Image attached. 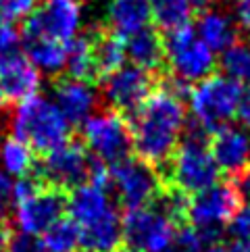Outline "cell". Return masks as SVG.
<instances>
[{"mask_svg":"<svg viewBox=\"0 0 250 252\" xmlns=\"http://www.w3.org/2000/svg\"><path fill=\"white\" fill-rule=\"evenodd\" d=\"M11 133L40 158L65 146L73 138V127L55 102L35 94L17 104L11 115Z\"/></svg>","mask_w":250,"mask_h":252,"instance_id":"3957f363","label":"cell"},{"mask_svg":"<svg viewBox=\"0 0 250 252\" xmlns=\"http://www.w3.org/2000/svg\"><path fill=\"white\" fill-rule=\"evenodd\" d=\"M227 229H229V236L234 238V242L250 248V202L240 206L238 213L234 215V219L229 221Z\"/></svg>","mask_w":250,"mask_h":252,"instance_id":"f1b7e54d","label":"cell"},{"mask_svg":"<svg viewBox=\"0 0 250 252\" xmlns=\"http://www.w3.org/2000/svg\"><path fill=\"white\" fill-rule=\"evenodd\" d=\"M238 119L250 127V84L246 90H242V98H240V106H238Z\"/></svg>","mask_w":250,"mask_h":252,"instance_id":"d590c367","label":"cell"},{"mask_svg":"<svg viewBox=\"0 0 250 252\" xmlns=\"http://www.w3.org/2000/svg\"><path fill=\"white\" fill-rule=\"evenodd\" d=\"M165 63L173 79L186 86L200 84L202 79L215 73L217 57L207 44H204L196 30L190 25L167 32L165 35Z\"/></svg>","mask_w":250,"mask_h":252,"instance_id":"5b68a950","label":"cell"},{"mask_svg":"<svg viewBox=\"0 0 250 252\" xmlns=\"http://www.w3.org/2000/svg\"><path fill=\"white\" fill-rule=\"evenodd\" d=\"M8 213H15V184L0 173V219H8Z\"/></svg>","mask_w":250,"mask_h":252,"instance_id":"f546056e","label":"cell"},{"mask_svg":"<svg viewBox=\"0 0 250 252\" xmlns=\"http://www.w3.org/2000/svg\"><path fill=\"white\" fill-rule=\"evenodd\" d=\"M52 92H55L59 111L65 115V119L69 121L71 127H82L92 117L98 104L96 86L77 82V79H71L67 75L55 77Z\"/></svg>","mask_w":250,"mask_h":252,"instance_id":"2e32d148","label":"cell"},{"mask_svg":"<svg viewBox=\"0 0 250 252\" xmlns=\"http://www.w3.org/2000/svg\"><path fill=\"white\" fill-rule=\"evenodd\" d=\"M153 19L165 32L186 28L192 19L194 2L192 0H150Z\"/></svg>","mask_w":250,"mask_h":252,"instance_id":"603a6c76","label":"cell"},{"mask_svg":"<svg viewBox=\"0 0 250 252\" xmlns=\"http://www.w3.org/2000/svg\"><path fill=\"white\" fill-rule=\"evenodd\" d=\"M177 231V225L155 204L127 211L123 219V240L138 252H165Z\"/></svg>","mask_w":250,"mask_h":252,"instance_id":"4fadbf2b","label":"cell"},{"mask_svg":"<svg viewBox=\"0 0 250 252\" xmlns=\"http://www.w3.org/2000/svg\"><path fill=\"white\" fill-rule=\"evenodd\" d=\"M186 84L165 79L129 119L133 152L153 167H165L182 144L186 127Z\"/></svg>","mask_w":250,"mask_h":252,"instance_id":"6da1fadb","label":"cell"},{"mask_svg":"<svg viewBox=\"0 0 250 252\" xmlns=\"http://www.w3.org/2000/svg\"><path fill=\"white\" fill-rule=\"evenodd\" d=\"M84 28V0H40L35 13L23 23L21 35L73 42Z\"/></svg>","mask_w":250,"mask_h":252,"instance_id":"30bf717a","label":"cell"},{"mask_svg":"<svg viewBox=\"0 0 250 252\" xmlns=\"http://www.w3.org/2000/svg\"><path fill=\"white\" fill-rule=\"evenodd\" d=\"M240 194L234 184H217L200 194H194L188 204V221L200 236L213 244L219 242V236L225 225L234 219L240 209Z\"/></svg>","mask_w":250,"mask_h":252,"instance_id":"9c48e42d","label":"cell"},{"mask_svg":"<svg viewBox=\"0 0 250 252\" xmlns=\"http://www.w3.org/2000/svg\"><path fill=\"white\" fill-rule=\"evenodd\" d=\"M207 246H209V242L204 240L194 227L182 225V227H177L171 244L167 246L165 252H204Z\"/></svg>","mask_w":250,"mask_h":252,"instance_id":"4316f807","label":"cell"},{"mask_svg":"<svg viewBox=\"0 0 250 252\" xmlns=\"http://www.w3.org/2000/svg\"><path fill=\"white\" fill-rule=\"evenodd\" d=\"M234 188L238 190L240 198L246 202H250V167L244 171V173H240L238 177H234Z\"/></svg>","mask_w":250,"mask_h":252,"instance_id":"836d02e7","label":"cell"},{"mask_svg":"<svg viewBox=\"0 0 250 252\" xmlns=\"http://www.w3.org/2000/svg\"><path fill=\"white\" fill-rule=\"evenodd\" d=\"M92 40V55H94V67L98 75V84L104 77L115 73L119 67L125 65V46L123 38H119L113 32H96L88 33Z\"/></svg>","mask_w":250,"mask_h":252,"instance_id":"44dd1931","label":"cell"},{"mask_svg":"<svg viewBox=\"0 0 250 252\" xmlns=\"http://www.w3.org/2000/svg\"><path fill=\"white\" fill-rule=\"evenodd\" d=\"M229 8L236 28L250 38V0H229Z\"/></svg>","mask_w":250,"mask_h":252,"instance_id":"4dcf8cb0","label":"cell"},{"mask_svg":"<svg viewBox=\"0 0 250 252\" xmlns=\"http://www.w3.org/2000/svg\"><path fill=\"white\" fill-rule=\"evenodd\" d=\"M165 182L158 169L142 158H125L109 167V190L125 211L150 206L163 192Z\"/></svg>","mask_w":250,"mask_h":252,"instance_id":"52a82bcc","label":"cell"},{"mask_svg":"<svg viewBox=\"0 0 250 252\" xmlns=\"http://www.w3.org/2000/svg\"><path fill=\"white\" fill-rule=\"evenodd\" d=\"M46 252H75L79 248V227L65 215L40 236Z\"/></svg>","mask_w":250,"mask_h":252,"instance_id":"cb8c5ba5","label":"cell"},{"mask_svg":"<svg viewBox=\"0 0 250 252\" xmlns=\"http://www.w3.org/2000/svg\"><path fill=\"white\" fill-rule=\"evenodd\" d=\"M123 46L129 65H136L148 73H155L165 65V40L150 25L123 38Z\"/></svg>","mask_w":250,"mask_h":252,"instance_id":"ac0fdd59","label":"cell"},{"mask_svg":"<svg viewBox=\"0 0 250 252\" xmlns=\"http://www.w3.org/2000/svg\"><path fill=\"white\" fill-rule=\"evenodd\" d=\"M6 106H8V100H6V94H4V90H2V84H0V113H4Z\"/></svg>","mask_w":250,"mask_h":252,"instance_id":"8d00e7d4","label":"cell"},{"mask_svg":"<svg viewBox=\"0 0 250 252\" xmlns=\"http://www.w3.org/2000/svg\"><path fill=\"white\" fill-rule=\"evenodd\" d=\"M113 252H138V250H133V248H129V246H119L117 250H113Z\"/></svg>","mask_w":250,"mask_h":252,"instance_id":"f35d334b","label":"cell"},{"mask_svg":"<svg viewBox=\"0 0 250 252\" xmlns=\"http://www.w3.org/2000/svg\"><path fill=\"white\" fill-rule=\"evenodd\" d=\"M17 233L8 219H0V252H8L13 246Z\"/></svg>","mask_w":250,"mask_h":252,"instance_id":"d6a6232c","label":"cell"},{"mask_svg":"<svg viewBox=\"0 0 250 252\" xmlns=\"http://www.w3.org/2000/svg\"><path fill=\"white\" fill-rule=\"evenodd\" d=\"M23 52L30 57L38 71L52 77H61L67 67V44L57 40L38 38V35H21Z\"/></svg>","mask_w":250,"mask_h":252,"instance_id":"ffe728a7","label":"cell"},{"mask_svg":"<svg viewBox=\"0 0 250 252\" xmlns=\"http://www.w3.org/2000/svg\"><path fill=\"white\" fill-rule=\"evenodd\" d=\"M69 196L71 194L65 190L40 182L31 194L19 198L15 202V217L23 233L40 238L50 225H55L67 215Z\"/></svg>","mask_w":250,"mask_h":252,"instance_id":"7c38bea8","label":"cell"},{"mask_svg":"<svg viewBox=\"0 0 250 252\" xmlns=\"http://www.w3.org/2000/svg\"><path fill=\"white\" fill-rule=\"evenodd\" d=\"M156 90L153 73L136 65H123L100 82V94L111 111L131 119L146 102V98Z\"/></svg>","mask_w":250,"mask_h":252,"instance_id":"8fae6325","label":"cell"},{"mask_svg":"<svg viewBox=\"0 0 250 252\" xmlns=\"http://www.w3.org/2000/svg\"><path fill=\"white\" fill-rule=\"evenodd\" d=\"M0 84L8 102L19 104L40 90V71L21 48L0 55Z\"/></svg>","mask_w":250,"mask_h":252,"instance_id":"5bb4252c","label":"cell"},{"mask_svg":"<svg viewBox=\"0 0 250 252\" xmlns=\"http://www.w3.org/2000/svg\"><path fill=\"white\" fill-rule=\"evenodd\" d=\"M2 23H4V21H2V19H0V28H2Z\"/></svg>","mask_w":250,"mask_h":252,"instance_id":"ab89813d","label":"cell"},{"mask_svg":"<svg viewBox=\"0 0 250 252\" xmlns=\"http://www.w3.org/2000/svg\"><path fill=\"white\" fill-rule=\"evenodd\" d=\"M209 150L221 173L238 177L250 167V136L242 127L223 125L211 133Z\"/></svg>","mask_w":250,"mask_h":252,"instance_id":"9a60e30c","label":"cell"},{"mask_svg":"<svg viewBox=\"0 0 250 252\" xmlns=\"http://www.w3.org/2000/svg\"><path fill=\"white\" fill-rule=\"evenodd\" d=\"M190 109L192 117L204 127L215 131L223 125H229V119L238 115L242 86L225 73H213L190 90Z\"/></svg>","mask_w":250,"mask_h":252,"instance_id":"8992f818","label":"cell"},{"mask_svg":"<svg viewBox=\"0 0 250 252\" xmlns=\"http://www.w3.org/2000/svg\"><path fill=\"white\" fill-rule=\"evenodd\" d=\"M194 2V6H200V8H204V6H209V4H213L215 0H192Z\"/></svg>","mask_w":250,"mask_h":252,"instance_id":"74e56055","label":"cell"},{"mask_svg":"<svg viewBox=\"0 0 250 252\" xmlns=\"http://www.w3.org/2000/svg\"><path fill=\"white\" fill-rule=\"evenodd\" d=\"M40 0H0V19L6 23L28 21L35 13Z\"/></svg>","mask_w":250,"mask_h":252,"instance_id":"83f0119b","label":"cell"},{"mask_svg":"<svg viewBox=\"0 0 250 252\" xmlns=\"http://www.w3.org/2000/svg\"><path fill=\"white\" fill-rule=\"evenodd\" d=\"M165 167L167 169H158L163 182L182 190L188 196L200 194L209 188L217 186L221 177V171L211 155L209 144L198 142L182 140L175 155Z\"/></svg>","mask_w":250,"mask_h":252,"instance_id":"277c9868","label":"cell"},{"mask_svg":"<svg viewBox=\"0 0 250 252\" xmlns=\"http://www.w3.org/2000/svg\"><path fill=\"white\" fill-rule=\"evenodd\" d=\"M104 19L109 32L117 33L119 38H127L150 25V0H106Z\"/></svg>","mask_w":250,"mask_h":252,"instance_id":"e0dca14e","label":"cell"},{"mask_svg":"<svg viewBox=\"0 0 250 252\" xmlns=\"http://www.w3.org/2000/svg\"><path fill=\"white\" fill-rule=\"evenodd\" d=\"M204 252H250V248L238 244V242H213Z\"/></svg>","mask_w":250,"mask_h":252,"instance_id":"e575fe53","label":"cell"},{"mask_svg":"<svg viewBox=\"0 0 250 252\" xmlns=\"http://www.w3.org/2000/svg\"><path fill=\"white\" fill-rule=\"evenodd\" d=\"M67 77L98 86V75L94 67L92 40L90 35H77L73 42L67 44Z\"/></svg>","mask_w":250,"mask_h":252,"instance_id":"7402d4cb","label":"cell"},{"mask_svg":"<svg viewBox=\"0 0 250 252\" xmlns=\"http://www.w3.org/2000/svg\"><path fill=\"white\" fill-rule=\"evenodd\" d=\"M0 158H2V165L6 167L8 173L17 175L19 179L31 175L35 169V160H38V157L30 150V146H25L23 142L15 138L4 140L2 148H0Z\"/></svg>","mask_w":250,"mask_h":252,"instance_id":"d4e9b609","label":"cell"},{"mask_svg":"<svg viewBox=\"0 0 250 252\" xmlns=\"http://www.w3.org/2000/svg\"><path fill=\"white\" fill-rule=\"evenodd\" d=\"M196 33L207 46L215 52H225L238 42V28L231 15L219 8H207L196 21Z\"/></svg>","mask_w":250,"mask_h":252,"instance_id":"d6986e66","label":"cell"},{"mask_svg":"<svg viewBox=\"0 0 250 252\" xmlns=\"http://www.w3.org/2000/svg\"><path fill=\"white\" fill-rule=\"evenodd\" d=\"M31 175L69 194L86 184L109 188V167L92 157L82 138H71L65 146L40 157Z\"/></svg>","mask_w":250,"mask_h":252,"instance_id":"7a4b0ae2","label":"cell"},{"mask_svg":"<svg viewBox=\"0 0 250 252\" xmlns=\"http://www.w3.org/2000/svg\"><path fill=\"white\" fill-rule=\"evenodd\" d=\"M8 252H46V248H44L40 238L21 233V236L15 238L13 246H11V250H8Z\"/></svg>","mask_w":250,"mask_h":252,"instance_id":"1f68e13d","label":"cell"},{"mask_svg":"<svg viewBox=\"0 0 250 252\" xmlns=\"http://www.w3.org/2000/svg\"><path fill=\"white\" fill-rule=\"evenodd\" d=\"M223 73L236 79L238 84H250V38L236 42L221 57Z\"/></svg>","mask_w":250,"mask_h":252,"instance_id":"484cf974","label":"cell"},{"mask_svg":"<svg viewBox=\"0 0 250 252\" xmlns=\"http://www.w3.org/2000/svg\"><path fill=\"white\" fill-rule=\"evenodd\" d=\"M82 140L92 152V157H96L106 167H113L129 158L133 150L129 121L111 109L92 115L84 123Z\"/></svg>","mask_w":250,"mask_h":252,"instance_id":"ba28073f","label":"cell"}]
</instances>
